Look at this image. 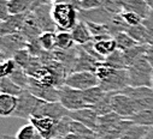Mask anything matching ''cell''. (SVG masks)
<instances>
[{"mask_svg":"<svg viewBox=\"0 0 153 139\" xmlns=\"http://www.w3.org/2000/svg\"><path fill=\"white\" fill-rule=\"evenodd\" d=\"M69 116H70L71 119L76 120V121H79V122L83 124L85 126H87L88 128L93 129L94 132L98 131L99 115H98V114L95 113V110L92 109L91 107L69 112Z\"/></svg>","mask_w":153,"mask_h":139,"instance_id":"11","label":"cell"},{"mask_svg":"<svg viewBox=\"0 0 153 139\" xmlns=\"http://www.w3.org/2000/svg\"><path fill=\"white\" fill-rule=\"evenodd\" d=\"M122 120H123V118L114 112L108 113L102 116H99V125H98V131H97L98 138H100V137L105 135L106 133H108L110 131H112Z\"/></svg>","mask_w":153,"mask_h":139,"instance_id":"14","label":"cell"},{"mask_svg":"<svg viewBox=\"0 0 153 139\" xmlns=\"http://www.w3.org/2000/svg\"><path fill=\"white\" fill-rule=\"evenodd\" d=\"M29 121L35 126L36 131L45 139H50L53 135L56 125L58 122L51 118H30Z\"/></svg>","mask_w":153,"mask_h":139,"instance_id":"15","label":"cell"},{"mask_svg":"<svg viewBox=\"0 0 153 139\" xmlns=\"http://www.w3.org/2000/svg\"><path fill=\"white\" fill-rule=\"evenodd\" d=\"M52 16L59 31H71L80 22V10L65 3H54L52 6Z\"/></svg>","mask_w":153,"mask_h":139,"instance_id":"1","label":"cell"},{"mask_svg":"<svg viewBox=\"0 0 153 139\" xmlns=\"http://www.w3.org/2000/svg\"><path fill=\"white\" fill-rule=\"evenodd\" d=\"M100 84L99 78L92 71H80L72 72L65 79V85L77 90H87Z\"/></svg>","mask_w":153,"mask_h":139,"instance_id":"7","label":"cell"},{"mask_svg":"<svg viewBox=\"0 0 153 139\" xmlns=\"http://www.w3.org/2000/svg\"><path fill=\"white\" fill-rule=\"evenodd\" d=\"M112 109L123 119H129L140 112V108L134 98L123 92H114L112 96Z\"/></svg>","mask_w":153,"mask_h":139,"instance_id":"5","label":"cell"},{"mask_svg":"<svg viewBox=\"0 0 153 139\" xmlns=\"http://www.w3.org/2000/svg\"><path fill=\"white\" fill-rule=\"evenodd\" d=\"M7 1L9 0H0V20H5L11 16L9 12Z\"/></svg>","mask_w":153,"mask_h":139,"instance_id":"39","label":"cell"},{"mask_svg":"<svg viewBox=\"0 0 153 139\" xmlns=\"http://www.w3.org/2000/svg\"><path fill=\"white\" fill-rule=\"evenodd\" d=\"M33 95L39 97L40 99L47 101V102H57L59 101V88L53 85H46L36 80L35 78L30 77L29 85L27 88Z\"/></svg>","mask_w":153,"mask_h":139,"instance_id":"10","label":"cell"},{"mask_svg":"<svg viewBox=\"0 0 153 139\" xmlns=\"http://www.w3.org/2000/svg\"><path fill=\"white\" fill-rule=\"evenodd\" d=\"M39 42L44 50L53 52L54 49H57V32L56 31L42 32L39 37Z\"/></svg>","mask_w":153,"mask_h":139,"instance_id":"29","label":"cell"},{"mask_svg":"<svg viewBox=\"0 0 153 139\" xmlns=\"http://www.w3.org/2000/svg\"><path fill=\"white\" fill-rule=\"evenodd\" d=\"M142 139H153V126H147V131Z\"/></svg>","mask_w":153,"mask_h":139,"instance_id":"42","label":"cell"},{"mask_svg":"<svg viewBox=\"0 0 153 139\" xmlns=\"http://www.w3.org/2000/svg\"><path fill=\"white\" fill-rule=\"evenodd\" d=\"M75 41L71 32L69 31H59L57 32V48L63 50H70L75 46Z\"/></svg>","mask_w":153,"mask_h":139,"instance_id":"30","label":"cell"},{"mask_svg":"<svg viewBox=\"0 0 153 139\" xmlns=\"http://www.w3.org/2000/svg\"><path fill=\"white\" fill-rule=\"evenodd\" d=\"M139 45H148V30L143 24L128 26L127 31Z\"/></svg>","mask_w":153,"mask_h":139,"instance_id":"23","label":"cell"},{"mask_svg":"<svg viewBox=\"0 0 153 139\" xmlns=\"http://www.w3.org/2000/svg\"><path fill=\"white\" fill-rule=\"evenodd\" d=\"M27 16H28V13L11 15L7 19L1 20L0 22V35H1V36H6V35L21 32Z\"/></svg>","mask_w":153,"mask_h":139,"instance_id":"12","label":"cell"},{"mask_svg":"<svg viewBox=\"0 0 153 139\" xmlns=\"http://www.w3.org/2000/svg\"><path fill=\"white\" fill-rule=\"evenodd\" d=\"M68 115H69V110L59 101L47 102L42 99L39 106H37L33 118H51L56 121H59Z\"/></svg>","mask_w":153,"mask_h":139,"instance_id":"8","label":"cell"},{"mask_svg":"<svg viewBox=\"0 0 153 139\" xmlns=\"http://www.w3.org/2000/svg\"><path fill=\"white\" fill-rule=\"evenodd\" d=\"M59 102L69 112L88 107V104L85 101L82 90L74 89L65 84L59 86Z\"/></svg>","mask_w":153,"mask_h":139,"instance_id":"3","label":"cell"},{"mask_svg":"<svg viewBox=\"0 0 153 139\" xmlns=\"http://www.w3.org/2000/svg\"><path fill=\"white\" fill-rule=\"evenodd\" d=\"M128 120L141 126H153V106L136 113L135 115L130 116Z\"/></svg>","mask_w":153,"mask_h":139,"instance_id":"24","label":"cell"},{"mask_svg":"<svg viewBox=\"0 0 153 139\" xmlns=\"http://www.w3.org/2000/svg\"><path fill=\"white\" fill-rule=\"evenodd\" d=\"M37 135H39V132L36 131L35 126L29 121L27 125L22 126L17 131L15 139H36Z\"/></svg>","mask_w":153,"mask_h":139,"instance_id":"33","label":"cell"},{"mask_svg":"<svg viewBox=\"0 0 153 139\" xmlns=\"http://www.w3.org/2000/svg\"><path fill=\"white\" fill-rule=\"evenodd\" d=\"M10 78L21 88L27 89L29 85V80H30V76L28 75V72L21 66H17V68L15 70V72L10 76Z\"/></svg>","mask_w":153,"mask_h":139,"instance_id":"32","label":"cell"},{"mask_svg":"<svg viewBox=\"0 0 153 139\" xmlns=\"http://www.w3.org/2000/svg\"><path fill=\"white\" fill-rule=\"evenodd\" d=\"M18 103V96L0 94V115L3 118L13 116Z\"/></svg>","mask_w":153,"mask_h":139,"instance_id":"19","label":"cell"},{"mask_svg":"<svg viewBox=\"0 0 153 139\" xmlns=\"http://www.w3.org/2000/svg\"><path fill=\"white\" fill-rule=\"evenodd\" d=\"M145 1L147 3V5L149 6V9L153 11V0H145Z\"/></svg>","mask_w":153,"mask_h":139,"instance_id":"43","label":"cell"},{"mask_svg":"<svg viewBox=\"0 0 153 139\" xmlns=\"http://www.w3.org/2000/svg\"><path fill=\"white\" fill-rule=\"evenodd\" d=\"M123 11L134 12L142 19H146L152 13V10L145 0H127L123 3Z\"/></svg>","mask_w":153,"mask_h":139,"instance_id":"18","label":"cell"},{"mask_svg":"<svg viewBox=\"0 0 153 139\" xmlns=\"http://www.w3.org/2000/svg\"><path fill=\"white\" fill-rule=\"evenodd\" d=\"M146 58H147V60L151 62V65L153 66V46H151V45H148V47H147Z\"/></svg>","mask_w":153,"mask_h":139,"instance_id":"41","label":"cell"},{"mask_svg":"<svg viewBox=\"0 0 153 139\" xmlns=\"http://www.w3.org/2000/svg\"><path fill=\"white\" fill-rule=\"evenodd\" d=\"M51 1H52V3L54 4V3H57V1H59V0H51Z\"/></svg>","mask_w":153,"mask_h":139,"instance_id":"45","label":"cell"},{"mask_svg":"<svg viewBox=\"0 0 153 139\" xmlns=\"http://www.w3.org/2000/svg\"><path fill=\"white\" fill-rule=\"evenodd\" d=\"M57 3H65V4L72 5L74 7L80 10V3H81V0H59V1H57Z\"/></svg>","mask_w":153,"mask_h":139,"instance_id":"40","label":"cell"},{"mask_svg":"<svg viewBox=\"0 0 153 139\" xmlns=\"http://www.w3.org/2000/svg\"><path fill=\"white\" fill-rule=\"evenodd\" d=\"M120 1H121V3H122V4H123V3H124V1H127V0H120Z\"/></svg>","mask_w":153,"mask_h":139,"instance_id":"46","label":"cell"},{"mask_svg":"<svg viewBox=\"0 0 153 139\" xmlns=\"http://www.w3.org/2000/svg\"><path fill=\"white\" fill-rule=\"evenodd\" d=\"M113 39L117 43V48L121 49V50H127V49H130L135 46H137L139 43L130 36V35L126 31H122V32H117L113 35Z\"/></svg>","mask_w":153,"mask_h":139,"instance_id":"25","label":"cell"},{"mask_svg":"<svg viewBox=\"0 0 153 139\" xmlns=\"http://www.w3.org/2000/svg\"><path fill=\"white\" fill-rule=\"evenodd\" d=\"M147 47L148 45H137L130 49H127V50H123L124 52V56H126V60H127V64H128V67L135 62L136 60H139L140 58H143L146 56V53H147Z\"/></svg>","mask_w":153,"mask_h":139,"instance_id":"27","label":"cell"},{"mask_svg":"<svg viewBox=\"0 0 153 139\" xmlns=\"http://www.w3.org/2000/svg\"><path fill=\"white\" fill-rule=\"evenodd\" d=\"M21 32L24 35V37L28 40V42H31L34 40H37V39L40 37V35L44 32L42 29H41V26L39 25V23H37L35 16L33 15V12H29L28 13Z\"/></svg>","mask_w":153,"mask_h":139,"instance_id":"13","label":"cell"},{"mask_svg":"<svg viewBox=\"0 0 153 139\" xmlns=\"http://www.w3.org/2000/svg\"><path fill=\"white\" fill-rule=\"evenodd\" d=\"M82 92H83V97H85L86 103L88 104V107H92L98 102H100L107 94L104 89H101L100 85L87 89V90H82Z\"/></svg>","mask_w":153,"mask_h":139,"instance_id":"22","label":"cell"},{"mask_svg":"<svg viewBox=\"0 0 153 139\" xmlns=\"http://www.w3.org/2000/svg\"><path fill=\"white\" fill-rule=\"evenodd\" d=\"M41 101L42 99H40L39 97L33 95L29 90L24 89L22 91V94L18 96L17 109H16L13 116L19 118V119H24V120H30V118H33L37 106L40 104Z\"/></svg>","mask_w":153,"mask_h":139,"instance_id":"4","label":"cell"},{"mask_svg":"<svg viewBox=\"0 0 153 139\" xmlns=\"http://www.w3.org/2000/svg\"><path fill=\"white\" fill-rule=\"evenodd\" d=\"M31 58H33V55L29 53V50H28L27 48H24V49L18 50V52L13 55L12 59L16 61V64H17L18 66H21V67H23V68L25 70V68L28 67V65L30 64Z\"/></svg>","mask_w":153,"mask_h":139,"instance_id":"35","label":"cell"},{"mask_svg":"<svg viewBox=\"0 0 153 139\" xmlns=\"http://www.w3.org/2000/svg\"><path fill=\"white\" fill-rule=\"evenodd\" d=\"M105 0H81L80 3V11H91L99 9L104 5Z\"/></svg>","mask_w":153,"mask_h":139,"instance_id":"38","label":"cell"},{"mask_svg":"<svg viewBox=\"0 0 153 139\" xmlns=\"http://www.w3.org/2000/svg\"><path fill=\"white\" fill-rule=\"evenodd\" d=\"M113 94L114 92H107L106 96L100 102H98L97 104L91 107L92 109L95 110V113L99 116H102V115H106V114L113 112V109H112V96H113Z\"/></svg>","mask_w":153,"mask_h":139,"instance_id":"28","label":"cell"},{"mask_svg":"<svg viewBox=\"0 0 153 139\" xmlns=\"http://www.w3.org/2000/svg\"><path fill=\"white\" fill-rule=\"evenodd\" d=\"M70 32L72 35L76 46H85V45L93 41V36H92V34L89 31V28H88L87 23L81 20V19L72 28V30Z\"/></svg>","mask_w":153,"mask_h":139,"instance_id":"16","label":"cell"},{"mask_svg":"<svg viewBox=\"0 0 153 139\" xmlns=\"http://www.w3.org/2000/svg\"><path fill=\"white\" fill-rule=\"evenodd\" d=\"M152 89H153V83H152Z\"/></svg>","mask_w":153,"mask_h":139,"instance_id":"47","label":"cell"},{"mask_svg":"<svg viewBox=\"0 0 153 139\" xmlns=\"http://www.w3.org/2000/svg\"><path fill=\"white\" fill-rule=\"evenodd\" d=\"M0 45H1V47H0L1 48V59L6 60L13 58V55L18 50L27 48L28 40L24 37L22 32H17V34L6 35V36H1Z\"/></svg>","mask_w":153,"mask_h":139,"instance_id":"6","label":"cell"},{"mask_svg":"<svg viewBox=\"0 0 153 139\" xmlns=\"http://www.w3.org/2000/svg\"><path fill=\"white\" fill-rule=\"evenodd\" d=\"M129 84L130 86H148L152 88L153 83V66L147 60L146 56L140 58L135 62H133L128 68Z\"/></svg>","mask_w":153,"mask_h":139,"instance_id":"2","label":"cell"},{"mask_svg":"<svg viewBox=\"0 0 153 139\" xmlns=\"http://www.w3.org/2000/svg\"><path fill=\"white\" fill-rule=\"evenodd\" d=\"M104 61L108 66L116 68V70H127L128 68V64H127V60H126V56H124V52L118 49V48L112 54L106 56Z\"/></svg>","mask_w":153,"mask_h":139,"instance_id":"21","label":"cell"},{"mask_svg":"<svg viewBox=\"0 0 153 139\" xmlns=\"http://www.w3.org/2000/svg\"><path fill=\"white\" fill-rule=\"evenodd\" d=\"M122 17H123V19H124V22H126V24H127L128 26L140 25V24H142V22H143V19H142L140 16H137L136 13H134V12L123 11V12H122Z\"/></svg>","mask_w":153,"mask_h":139,"instance_id":"37","label":"cell"},{"mask_svg":"<svg viewBox=\"0 0 153 139\" xmlns=\"http://www.w3.org/2000/svg\"><path fill=\"white\" fill-rule=\"evenodd\" d=\"M93 46H94L95 52L104 59L117 49V43L112 36H104V37L93 39Z\"/></svg>","mask_w":153,"mask_h":139,"instance_id":"17","label":"cell"},{"mask_svg":"<svg viewBox=\"0 0 153 139\" xmlns=\"http://www.w3.org/2000/svg\"><path fill=\"white\" fill-rule=\"evenodd\" d=\"M17 64L16 61L11 58V59H6L1 61V65H0V78H4V77H10L15 70L17 68Z\"/></svg>","mask_w":153,"mask_h":139,"instance_id":"36","label":"cell"},{"mask_svg":"<svg viewBox=\"0 0 153 139\" xmlns=\"http://www.w3.org/2000/svg\"><path fill=\"white\" fill-rule=\"evenodd\" d=\"M70 133L77 134V135H82L86 138H98L97 132H94L93 129L88 128L87 126H85L83 124L76 121V120H71V125H70Z\"/></svg>","mask_w":153,"mask_h":139,"instance_id":"31","label":"cell"},{"mask_svg":"<svg viewBox=\"0 0 153 139\" xmlns=\"http://www.w3.org/2000/svg\"><path fill=\"white\" fill-rule=\"evenodd\" d=\"M99 85L106 92H120L130 86L128 71L127 70H116L108 78L101 80Z\"/></svg>","mask_w":153,"mask_h":139,"instance_id":"9","label":"cell"},{"mask_svg":"<svg viewBox=\"0 0 153 139\" xmlns=\"http://www.w3.org/2000/svg\"><path fill=\"white\" fill-rule=\"evenodd\" d=\"M1 139H13V138H11V137H10V135H7V134H4Z\"/></svg>","mask_w":153,"mask_h":139,"instance_id":"44","label":"cell"},{"mask_svg":"<svg viewBox=\"0 0 153 139\" xmlns=\"http://www.w3.org/2000/svg\"><path fill=\"white\" fill-rule=\"evenodd\" d=\"M24 89L17 85L10 77H4L0 78V92L1 94H7L12 96H19Z\"/></svg>","mask_w":153,"mask_h":139,"instance_id":"26","label":"cell"},{"mask_svg":"<svg viewBox=\"0 0 153 139\" xmlns=\"http://www.w3.org/2000/svg\"><path fill=\"white\" fill-rule=\"evenodd\" d=\"M146 131H147V126H141V125L134 124L118 139H142Z\"/></svg>","mask_w":153,"mask_h":139,"instance_id":"34","label":"cell"},{"mask_svg":"<svg viewBox=\"0 0 153 139\" xmlns=\"http://www.w3.org/2000/svg\"><path fill=\"white\" fill-rule=\"evenodd\" d=\"M35 0H9V12L10 15H22L31 12Z\"/></svg>","mask_w":153,"mask_h":139,"instance_id":"20","label":"cell"}]
</instances>
